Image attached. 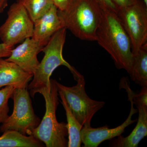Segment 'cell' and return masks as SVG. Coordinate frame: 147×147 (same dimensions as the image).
Returning a JSON list of instances; mask_svg holds the SVG:
<instances>
[{
	"instance_id": "cb8c5ba5",
	"label": "cell",
	"mask_w": 147,
	"mask_h": 147,
	"mask_svg": "<svg viewBox=\"0 0 147 147\" xmlns=\"http://www.w3.org/2000/svg\"><path fill=\"white\" fill-rule=\"evenodd\" d=\"M144 3V4L147 7V0H141Z\"/></svg>"
},
{
	"instance_id": "5bb4252c",
	"label": "cell",
	"mask_w": 147,
	"mask_h": 147,
	"mask_svg": "<svg viewBox=\"0 0 147 147\" xmlns=\"http://www.w3.org/2000/svg\"><path fill=\"white\" fill-rule=\"evenodd\" d=\"M132 81L142 87H147V43L133 54L131 70L129 74Z\"/></svg>"
},
{
	"instance_id": "7a4b0ae2",
	"label": "cell",
	"mask_w": 147,
	"mask_h": 147,
	"mask_svg": "<svg viewBox=\"0 0 147 147\" xmlns=\"http://www.w3.org/2000/svg\"><path fill=\"white\" fill-rule=\"evenodd\" d=\"M102 8L95 0H69L63 11L58 10L63 26L79 39L96 41Z\"/></svg>"
},
{
	"instance_id": "ac0fdd59",
	"label": "cell",
	"mask_w": 147,
	"mask_h": 147,
	"mask_svg": "<svg viewBox=\"0 0 147 147\" xmlns=\"http://www.w3.org/2000/svg\"><path fill=\"white\" fill-rule=\"evenodd\" d=\"M15 89L7 86L0 90V124L3 123L8 117V101L12 97Z\"/></svg>"
},
{
	"instance_id": "277c9868",
	"label": "cell",
	"mask_w": 147,
	"mask_h": 147,
	"mask_svg": "<svg viewBox=\"0 0 147 147\" xmlns=\"http://www.w3.org/2000/svg\"><path fill=\"white\" fill-rule=\"evenodd\" d=\"M66 29L62 28L51 37L42 51L44 57L40 63L33 74V79L28 86L31 91L42 87H49L50 76L58 67L64 65L69 69L74 79L81 75L76 69L70 65L64 59L63 50L65 42Z\"/></svg>"
},
{
	"instance_id": "8fae6325",
	"label": "cell",
	"mask_w": 147,
	"mask_h": 147,
	"mask_svg": "<svg viewBox=\"0 0 147 147\" xmlns=\"http://www.w3.org/2000/svg\"><path fill=\"white\" fill-rule=\"evenodd\" d=\"M63 28L58 15L57 8L53 5L49 10L34 22L32 38L45 45L51 37Z\"/></svg>"
},
{
	"instance_id": "52a82bcc",
	"label": "cell",
	"mask_w": 147,
	"mask_h": 147,
	"mask_svg": "<svg viewBox=\"0 0 147 147\" xmlns=\"http://www.w3.org/2000/svg\"><path fill=\"white\" fill-rule=\"evenodd\" d=\"M131 42L132 53L147 43V7L141 0L117 11Z\"/></svg>"
},
{
	"instance_id": "ffe728a7",
	"label": "cell",
	"mask_w": 147,
	"mask_h": 147,
	"mask_svg": "<svg viewBox=\"0 0 147 147\" xmlns=\"http://www.w3.org/2000/svg\"><path fill=\"white\" fill-rule=\"evenodd\" d=\"M13 49V47L8 46L3 42L0 43V59L9 57Z\"/></svg>"
},
{
	"instance_id": "6da1fadb",
	"label": "cell",
	"mask_w": 147,
	"mask_h": 147,
	"mask_svg": "<svg viewBox=\"0 0 147 147\" xmlns=\"http://www.w3.org/2000/svg\"><path fill=\"white\" fill-rule=\"evenodd\" d=\"M96 41L110 55L117 68L129 73L133 60L131 42L115 11L102 9Z\"/></svg>"
},
{
	"instance_id": "8992f818",
	"label": "cell",
	"mask_w": 147,
	"mask_h": 147,
	"mask_svg": "<svg viewBox=\"0 0 147 147\" xmlns=\"http://www.w3.org/2000/svg\"><path fill=\"white\" fill-rule=\"evenodd\" d=\"M11 98L13 100V113L2 123L0 131L15 130L24 135H32L40 120L35 114L28 89L15 88Z\"/></svg>"
},
{
	"instance_id": "4fadbf2b",
	"label": "cell",
	"mask_w": 147,
	"mask_h": 147,
	"mask_svg": "<svg viewBox=\"0 0 147 147\" xmlns=\"http://www.w3.org/2000/svg\"><path fill=\"white\" fill-rule=\"evenodd\" d=\"M139 111L137 125L130 134L125 137L121 135L110 143L113 147H137L141 140L147 135V103L133 99Z\"/></svg>"
},
{
	"instance_id": "d6986e66",
	"label": "cell",
	"mask_w": 147,
	"mask_h": 147,
	"mask_svg": "<svg viewBox=\"0 0 147 147\" xmlns=\"http://www.w3.org/2000/svg\"><path fill=\"white\" fill-rule=\"evenodd\" d=\"M139 0H112L117 10L137 3Z\"/></svg>"
},
{
	"instance_id": "44dd1931",
	"label": "cell",
	"mask_w": 147,
	"mask_h": 147,
	"mask_svg": "<svg viewBox=\"0 0 147 147\" xmlns=\"http://www.w3.org/2000/svg\"><path fill=\"white\" fill-rule=\"evenodd\" d=\"M96 1L102 9H106L114 11L117 12L115 6L112 0H95Z\"/></svg>"
},
{
	"instance_id": "3957f363",
	"label": "cell",
	"mask_w": 147,
	"mask_h": 147,
	"mask_svg": "<svg viewBox=\"0 0 147 147\" xmlns=\"http://www.w3.org/2000/svg\"><path fill=\"white\" fill-rule=\"evenodd\" d=\"M37 93L42 94L45 102L46 111L42 120L32 132L36 139L47 147H66L68 136L67 123H59L56 112L59 104V92L56 81L50 79L49 87H42L30 91L32 97Z\"/></svg>"
},
{
	"instance_id": "7c38bea8",
	"label": "cell",
	"mask_w": 147,
	"mask_h": 147,
	"mask_svg": "<svg viewBox=\"0 0 147 147\" xmlns=\"http://www.w3.org/2000/svg\"><path fill=\"white\" fill-rule=\"evenodd\" d=\"M33 77V74L16 64L0 59V88L9 86L17 89L28 88Z\"/></svg>"
},
{
	"instance_id": "9a60e30c",
	"label": "cell",
	"mask_w": 147,
	"mask_h": 147,
	"mask_svg": "<svg viewBox=\"0 0 147 147\" xmlns=\"http://www.w3.org/2000/svg\"><path fill=\"white\" fill-rule=\"evenodd\" d=\"M0 137V147H42L44 145L32 135H24L15 130L3 132Z\"/></svg>"
},
{
	"instance_id": "e0dca14e",
	"label": "cell",
	"mask_w": 147,
	"mask_h": 147,
	"mask_svg": "<svg viewBox=\"0 0 147 147\" xmlns=\"http://www.w3.org/2000/svg\"><path fill=\"white\" fill-rule=\"evenodd\" d=\"M16 2L24 6L33 22L54 5L52 0H16Z\"/></svg>"
},
{
	"instance_id": "5b68a950",
	"label": "cell",
	"mask_w": 147,
	"mask_h": 147,
	"mask_svg": "<svg viewBox=\"0 0 147 147\" xmlns=\"http://www.w3.org/2000/svg\"><path fill=\"white\" fill-rule=\"evenodd\" d=\"M75 80L77 84L72 87L65 86L56 81L58 91L63 95L72 114L79 123L83 127H90L94 116L103 108L105 102L89 97L86 92V82L82 74Z\"/></svg>"
},
{
	"instance_id": "603a6c76",
	"label": "cell",
	"mask_w": 147,
	"mask_h": 147,
	"mask_svg": "<svg viewBox=\"0 0 147 147\" xmlns=\"http://www.w3.org/2000/svg\"><path fill=\"white\" fill-rule=\"evenodd\" d=\"M9 1V0H0V14L3 13L8 5Z\"/></svg>"
},
{
	"instance_id": "ba28073f",
	"label": "cell",
	"mask_w": 147,
	"mask_h": 147,
	"mask_svg": "<svg viewBox=\"0 0 147 147\" xmlns=\"http://www.w3.org/2000/svg\"><path fill=\"white\" fill-rule=\"evenodd\" d=\"M34 22L25 7L20 3H13L9 9L7 18L0 27V39L8 46L14 45L33 33Z\"/></svg>"
},
{
	"instance_id": "7402d4cb",
	"label": "cell",
	"mask_w": 147,
	"mask_h": 147,
	"mask_svg": "<svg viewBox=\"0 0 147 147\" xmlns=\"http://www.w3.org/2000/svg\"><path fill=\"white\" fill-rule=\"evenodd\" d=\"M52 1L53 4L57 8L58 10L63 11L68 5L69 0H52Z\"/></svg>"
},
{
	"instance_id": "9c48e42d",
	"label": "cell",
	"mask_w": 147,
	"mask_h": 147,
	"mask_svg": "<svg viewBox=\"0 0 147 147\" xmlns=\"http://www.w3.org/2000/svg\"><path fill=\"white\" fill-rule=\"evenodd\" d=\"M121 87L126 91L128 100L131 104L130 112L127 118L119 126L114 128H109L108 125L98 128L84 127L81 130V134L82 143L84 144V147H97L104 141L119 137L124 132L127 127L137 121V120L132 119V116L137 113L138 110L134 108L133 99L134 92L130 88L129 82L125 81L123 82Z\"/></svg>"
},
{
	"instance_id": "2e32d148",
	"label": "cell",
	"mask_w": 147,
	"mask_h": 147,
	"mask_svg": "<svg viewBox=\"0 0 147 147\" xmlns=\"http://www.w3.org/2000/svg\"><path fill=\"white\" fill-rule=\"evenodd\" d=\"M59 95L61 100V103L63 105L66 115L67 127L68 130V147H80L82 144L81 132L83 127L72 114L69 107L63 95L60 92H58Z\"/></svg>"
},
{
	"instance_id": "30bf717a",
	"label": "cell",
	"mask_w": 147,
	"mask_h": 147,
	"mask_svg": "<svg viewBox=\"0 0 147 147\" xmlns=\"http://www.w3.org/2000/svg\"><path fill=\"white\" fill-rule=\"evenodd\" d=\"M45 45L32 38L24 40L22 44L12 49L6 60L18 65L25 71L34 74L39 64L37 55Z\"/></svg>"
}]
</instances>
